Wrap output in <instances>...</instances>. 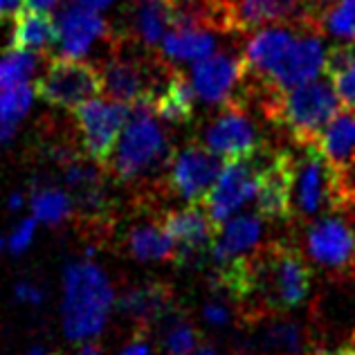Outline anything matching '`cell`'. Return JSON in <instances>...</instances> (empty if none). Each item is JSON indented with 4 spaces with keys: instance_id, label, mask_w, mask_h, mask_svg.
I'll use <instances>...</instances> for the list:
<instances>
[{
    "instance_id": "37",
    "label": "cell",
    "mask_w": 355,
    "mask_h": 355,
    "mask_svg": "<svg viewBox=\"0 0 355 355\" xmlns=\"http://www.w3.org/2000/svg\"><path fill=\"white\" fill-rule=\"evenodd\" d=\"M25 9V0H0V23L16 18Z\"/></svg>"
},
{
    "instance_id": "43",
    "label": "cell",
    "mask_w": 355,
    "mask_h": 355,
    "mask_svg": "<svg viewBox=\"0 0 355 355\" xmlns=\"http://www.w3.org/2000/svg\"><path fill=\"white\" fill-rule=\"evenodd\" d=\"M25 355H48V351H45L43 347H34V349H30Z\"/></svg>"
},
{
    "instance_id": "21",
    "label": "cell",
    "mask_w": 355,
    "mask_h": 355,
    "mask_svg": "<svg viewBox=\"0 0 355 355\" xmlns=\"http://www.w3.org/2000/svg\"><path fill=\"white\" fill-rule=\"evenodd\" d=\"M236 32H254L270 25H302L299 0H234Z\"/></svg>"
},
{
    "instance_id": "4",
    "label": "cell",
    "mask_w": 355,
    "mask_h": 355,
    "mask_svg": "<svg viewBox=\"0 0 355 355\" xmlns=\"http://www.w3.org/2000/svg\"><path fill=\"white\" fill-rule=\"evenodd\" d=\"M263 115L275 126L284 128L293 144H315L322 128L340 110V99L331 81L313 79L279 95H270L259 101Z\"/></svg>"
},
{
    "instance_id": "31",
    "label": "cell",
    "mask_w": 355,
    "mask_h": 355,
    "mask_svg": "<svg viewBox=\"0 0 355 355\" xmlns=\"http://www.w3.org/2000/svg\"><path fill=\"white\" fill-rule=\"evenodd\" d=\"M320 30L335 39L355 41V0H335L322 14Z\"/></svg>"
},
{
    "instance_id": "35",
    "label": "cell",
    "mask_w": 355,
    "mask_h": 355,
    "mask_svg": "<svg viewBox=\"0 0 355 355\" xmlns=\"http://www.w3.org/2000/svg\"><path fill=\"white\" fill-rule=\"evenodd\" d=\"M16 297L21 299L23 304H30V306H39L43 302V291L36 284L30 282H21L16 286Z\"/></svg>"
},
{
    "instance_id": "9",
    "label": "cell",
    "mask_w": 355,
    "mask_h": 355,
    "mask_svg": "<svg viewBox=\"0 0 355 355\" xmlns=\"http://www.w3.org/2000/svg\"><path fill=\"white\" fill-rule=\"evenodd\" d=\"M263 155L266 151L259 148L250 157L223 162V171L218 175V180L214 182L211 191L205 198V209H207L216 230L257 196Z\"/></svg>"
},
{
    "instance_id": "11",
    "label": "cell",
    "mask_w": 355,
    "mask_h": 355,
    "mask_svg": "<svg viewBox=\"0 0 355 355\" xmlns=\"http://www.w3.org/2000/svg\"><path fill=\"white\" fill-rule=\"evenodd\" d=\"M223 171V157L211 153L205 144L191 142L171 160L166 184L189 205H205L214 182Z\"/></svg>"
},
{
    "instance_id": "17",
    "label": "cell",
    "mask_w": 355,
    "mask_h": 355,
    "mask_svg": "<svg viewBox=\"0 0 355 355\" xmlns=\"http://www.w3.org/2000/svg\"><path fill=\"white\" fill-rule=\"evenodd\" d=\"M171 27H198L214 34H234L232 0H166Z\"/></svg>"
},
{
    "instance_id": "39",
    "label": "cell",
    "mask_w": 355,
    "mask_h": 355,
    "mask_svg": "<svg viewBox=\"0 0 355 355\" xmlns=\"http://www.w3.org/2000/svg\"><path fill=\"white\" fill-rule=\"evenodd\" d=\"M77 5L81 7H88V9H95V12H99V9H106L110 3H115V0H74Z\"/></svg>"
},
{
    "instance_id": "18",
    "label": "cell",
    "mask_w": 355,
    "mask_h": 355,
    "mask_svg": "<svg viewBox=\"0 0 355 355\" xmlns=\"http://www.w3.org/2000/svg\"><path fill=\"white\" fill-rule=\"evenodd\" d=\"M315 144L326 157L331 169L342 180H349L355 171V110H338L329 119V124L322 128Z\"/></svg>"
},
{
    "instance_id": "33",
    "label": "cell",
    "mask_w": 355,
    "mask_h": 355,
    "mask_svg": "<svg viewBox=\"0 0 355 355\" xmlns=\"http://www.w3.org/2000/svg\"><path fill=\"white\" fill-rule=\"evenodd\" d=\"M34 227H36V218H25L18 223L14 234L9 236V250H12V254H21V252L30 248V243L34 239Z\"/></svg>"
},
{
    "instance_id": "3",
    "label": "cell",
    "mask_w": 355,
    "mask_h": 355,
    "mask_svg": "<svg viewBox=\"0 0 355 355\" xmlns=\"http://www.w3.org/2000/svg\"><path fill=\"white\" fill-rule=\"evenodd\" d=\"M113 288L92 261H74L63 272V331L70 340H92L104 331L113 308Z\"/></svg>"
},
{
    "instance_id": "36",
    "label": "cell",
    "mask_w": 355,
    "mask_h": 355,
    "mask_svg": "<svg viewBox=\"0 0 355 355\" xmlns=\"http://www.w3.org/2000/svg\"><path fill=\"white\" fill-rule=\"evenodd\" d=\"M119 355H151V347H148V342H146V335L135 333L133 342H130Z\"/></svg>"
},
{
    "instance_id": "32",
    "label": "cell",
    "mask_w": 355,
    "mask_h": 355,
    "mask_svg": "<svg viewBox=\"0 0 355 355\" xmlns=\"http://www.w3.org/2000/svg\"><path fill=\"white\" fill-rule=\"evenodd\" d=\"M333 3L335 0H299V7H302V25L299 27H313V30H320V18Z\"/></svg>"
},
{
    "instance_id": "34",
    "label": "cell",
    "mask_w": 355,
    "mask_h": 355,
    "mask_svg": "<svg viewBox=\"0 0 355 355\" xmlns=\"http://www.w3.org/2000/svg\"><path fill=\"white\" fill-rule=\"evenodd\" d=\"M202 317L205 322L211 326H225L232 320V308L223 302V297L218 295L216 299H209L202 308Z\"/></svg>"
},
{
    "instance_id": "38",
    "label": "cell",
    "mask_w": 355,
    "mask_h": 355,
    "mask_svg": "<svg viewBox=\"0 0 355 355\" xmlns=\"http://www.w3.org/2000/svg\"><path fill=\"white\" fill-rule=\"evenodd\" d=\"M61 0H25V5L30 9H43V12H50L52 7H57Z\"/></svg>"
},
{
    "instance_id": "13",
    "label": "cell",
    "mask_w": 355,
    "mask_h": 355,
    "mask_svg": "<svg viewBox=\"0 0 355 355\" xmlns=\"http://www.w3.org/2000/svg\"><path fill=\"white\" fill-rule=\"evenodd\" d=\"M54 21H57V41L52 52L63 59H83L95 43L106 41L113 45L117 39L113 27L106 18L99 16V12L77 3L65 5Z\"/></svg>"
},
{
    "instance_id": "29",
    "label": "cell",
    "mask_w": 355,
    "mask_h": 355,
    "mask_svg": "<svg viewBox=\"0 0 355 355\" xmlns=\"http://www.w3.org/2000/svg\"><path fill=\"white\" fill-rule=\"evenodd\" d=\"M41 57L39 52L18 50L9 45L7 50L0 52V90H9L23 83H30L39 70Z\"/></svg>"
},
{
    "instance_id": "30",
    "label": "cell",
    "mask_w": 355,
    "mask_h": 355,
    "mask_svg": "<svg viewBox=\"0 0 355 355\" xmlns=\"http://www.w3.org/2000/svg\"><path fill=\"white\" fill-rule=\"evenodd\" d=\"M157 326L166 329L164 349L169 355H191L198 349V342H200L198 329H196L191 322H187L184 317L178 313V308H171Z\"/></svg>"
},
{
    "instance_id": "24",
    "label": "cell",
    "mask_w": 355,
    "mask_h": 355,
    "mask_svg": "<svg viewBox=\"0 0 355 355\" xmlns=\"http://www.w3.org/2000/svg\"><path fill=\"white\" fill-rule=\"evenodd\" d=\"M57 41V21L43 9H23L14 18L12 48L27 52H52Z\"/></svg>"
},
{
    "instance_id": "23",
    "label": "cell",
    "mask_w": 355,
    "mask_h": 355,
    "mask_svg": "<svg viewBox=\"0 0 355 355\" xmlns=\"http://www.w3.org/2000/svg\"><path fill=\"white\" fill-rule=\"evenodd\" d=\"M160 50L169 63H196L216 52V36L198 27H171L162 36Z\"/></svg>"
},
{
    "instance_id": "28",
    "label": "cell",
    "mask_w": 355,
    "mask_h": 355,
    "mask_svg": "<svg viewBox=\"0 0 355 355\" xmlns=\"http://www.w3.org/2000/svg\"><path fill=\"white\" fill-rule=\"evenodd\" d=\"M34 88L30 83L0 90V144H9L16 135L18 124L32 106Z\"/></svg>"
},
{
    "instance_id": "16",
    "label": "cell",
    "mask_w": 355,
    "mask_h": 355,
    "mask_svg": "<svg viewBox=\"0 0 355 355\" xmlns=\"http://www.w3.org/2000/svg\"><path fill=\"white\" fill-rule=\"evenodd\" d=\"M171 308H175L173 291L169 284L162 282H146L126 288L117 299V311L130 324H135V333L144 335L151 326L160 324Z\"/></svg>"
},
{
    "instance_id": "25",
    "label": "cell",
    "mask_w": 355,
    "mask_h": 355,
    "mask_svg": "<svg viewBox=\"0 0 355 355\" xmlns=\"http://www.w3.org/2000/svg\"><path fill=\"white\" fill-rule=\"evenodd\" d=\"M124 243L126 254L135 261H173V243L162 230L160 216L133 225Z\"/></svg>"
},
{
    "instance_id": "40",
    "label": "cell",
    "mask_w": 355,
    "mask_h": 355,
    "mask_svg": "<svg viewBox=\"0 0 355 355\" xmlns=\"http://www.w3.org/2000/svg\"><path fill=\"white\" fill-rule=\"evenodd\" d=\"M77 355H104V351H101V347L97 342H86L83 347L77 351Z\"/></svg>"
},
{
    "instance_id": "42",
    "label": "cell",
    "mask_w": 355,
    "mask_h": 355,
    "mask_svg": "<svg viewBox=\"0 0 355 355\" xmlns=\"http://www.w3.org/2000/svg\"><path fill=\"white\" fill-rule=\"evenodd\" d=\"M191 355H216V351H214L211 347H207V344H205V347H198Z\"/></svg>"
},
{
    "instance_id": "41",
    "label": "cell",
    "mask_w": 355,
    "mask_h": 355,
    "mask_svg": "<svg viewBox=\"0 0 355 355\" xmlns=\"http://www.w3.org/2000/svg\"><path fill=\"white\" fill-rule=\"evenodd\" d=\"M23 202H25V196H23V193H18V191H14L12 196H9L7 209H9V211H16V209H21V207H23Z\"/></svg>"
},
{
    "instance_id": "5",
    "label": "cell",
    "mask_w": 355,
    "mask_h": 355,
    "mask_svg": "<svg viewBox=\"0 0 355 355\" xmlns=\"http://www.w3.org/2000/svg\"><path fill=\"white\" fill-rule=\"evenodd\" d=\"M304 257L333 282H355V218L340 207L308 220Z\"/></svg>"
},
{
    "instance_id": "20",
    "label": "cell",
    "mask_w": 355,
    "mask_h": 355,
    "mask_svg": "<svg viewBox=\"0 0 355 355\" xmlns=\"http://www.w3.org/2000/svg\"><path fill=\"white\" fill-rule=\"evenodd\" d=\"M218 239L211 245L214 263H227L232 259L250 254L259 248L261 236H263V218L259 214H243L239 218L225 220L218 227Z\"/></svg>"
},
{
    "instance_id": "10",
    "label": "cell",
    "mask_w": 355,
    "mask_h": 355,
    "mask_svg": "<svg viewBox=\"0 0 355 355\" xmlns=\"http://www.w3.org/2000/svg\"><path fill=\"white\" fill-rule=\"evenodd\" d=\"M202 144L223 160H241L259 151V130L248 115L245 99L239 97L220 106V113L205 128Z\"/></svg>"
},
{
    "instance_id": "26",
    "label": "cell",
    "mask_w": 355,
    "mask_h": 355,
    "mask_svg": "<svg viewBox=\"0 0 355 355\" xmlns=\"http://www.w3.org/2000/svg\"><path fill=\"white\" fill-rule=\"evenodd\" d=\"M324 72L329 74L340 104L355 110V41H344L326 50Z\"/></svg>"
},
{
    "instance_id": "45",
    "label": "cell",
    "mask_w": 355,
    "mask_h": 355,
    "mask_svg": "<svg viewBox=\"0 0 355 355\" xmlns=\"http://www.w3.org/2000/svg\"><path fill=\"white\" fill-rule=\"evenodd\" d=\"M48 355H59V353H48Z\"/></svg>"
},
{
    "instance_id": "44",
    "label": "cell",
    "mask_w": 355,
    "mask_h": 355,
    "mask_svg": "<svg viewBox=\"0 0 355 355\" xmlns=\"http://www.w3.org/2000/svg\"><path fill=\"white\" fill-rule=\"evenodd\" d=\"M0 250H3V239H0Z\"/></svg>"
},
{
    "instance_id": "15",
    "label": "cell",
    "mask_w": 355,
    "mask_h": 355,
    "mask_svg": "<svg viewBox=\"0 0 355 355\" xmlns=\"http://www.w3.org/2000/svg\"><path fill=\"white\" fill-rule=\"evenodd\" d=\"M243 83V54L214 52L193 63L191 86L196 97L205 104L223 106L239 99V86Z\"/></svg>"
},
{
    "instance_id": "1",
    "label": "cell",
    "mask_w": 355,
    "mask_h": 355,
    "mask_svg": "<svg viewBox=\"0 0 355 355\" xmlns=\"http://www.w3.org/2000/svg\"><path fill=\"white\" fill-rule=\"evenodd\" d=\"M250 295L241 306L245 324L291 313L304 306L313 291V266L295 243L270 241L245 254Z\"/></svg>"
},
{
    "instance_id": "12",
    "label": "cell",
    "mask_w": 355,
    "mask_h": 355,
    "mask_svg": "<svg viewBox=\"0 0 355 355\" xmlns=\"http://www.w3.org/2000/svg\"><path fill=\"white\" fill-rule=\"evenodd\" d=\"M293 184H295V153L291 148L266 151L261 164L257 214L263 220L293 218Z\"/></svg>"
},
{
    "instance_id": "6",
    "label": "cell",
    "mask_w": 355,
    "mask_h": 355,
    "mask_svg": "<svg viewBox=\"0 0 355 355\" xmlns=\"http://www.w3.org/2000/svg\"><path fill=\"white\" fill-rule=\"evenodd\" d=\"M349 191V180L335 173L317 144L299 146L295 155L293 218L313 220L322 214L335 211Z\"/></svg>"
},
{
    "instance_id": "14",
    "label": "cell",
    "mask_w": 355,
    "mask_h": 355,
    "mask_svg": "<svg viewBox=\"0 0 355 355\" xmlns=\"http://www.w3.org/2000/svg\"><path fill=\"white\" fill-rule=\"evenodd\" d=\"M160 223L173 243L175 266L198 263L218 232L205 205H189L184 209L166 211L160 216Z\"/></svg>"
},
{
    "instance_id": "19",
    "label": "cell",
    "mask_w": 355,
    "mask_h": 355,
    "mask_svg": "<svg viewBox=\"0 0 355 355\" xmlns=\"http://www.w3.org/2000/svg\"><path fill=\"white\" fill-rule=\"evenodd\" d=\"M151 108L155 117L171 126H184L193 119L196 113V92L191 79L180 70H171L166 81L151 97Z\"/></svg>"
},
{
    "instance_id": "2",
    "label": "cell",
    "mask_w": 355,
    "mask_h": 355,
    "mask_svg": "<svg viewBox=\"0 0 355 355\" xmlns=\"http://www.w3.org/2000/svg\"><path fill=\"white\" fill-rule=\"evenodd\" d=\"M173 155V146L151 104L139 101L130 106V115L110 153L106 173L117 184L135 187L148 205L162 191V180H166Z\"/></svg>"
},
{
    "instance_id": "22",
    "label": "cell",
    "mask_w": 355,
    "mask_h": 355,
    "mask_svg": "<svg viewBox=\"0 0 355 355\" xmlns=\"http://www.w3.org/2000/svg\"><path fill=\"white\" fill-rule=\"evenodd\" d=\"M257 324H263V329L254 344H248L243 355H252L257 349L263 355H299L308 347V331L299 322L272 315Z\"/></svg>"
},
{
    "instance_id": "46",
    "label": "cell",
    "mask_w": 355,
    "mask_h": 355,
    "mask_svg": "<svg viewBox=\"0 0 355 355\" xmlns=\"http://www.w3.org/2000/svg\"><path fill=\"white\" fill-rule=\"evenodd\" d=\"M252 355H254V353H252Z\"/></svg>"
},
{
    "instance_id": "27",
    "label": "cell",
    "mask_w": 355,
    "mask_h": 355,
    "mask_svg": "<svg viewBox=\"0 0 355 355\" xmlns=\"http://www.w3.org/2000/svg\"><path fill=\"white\" fill-rule=\"evenodd\" d=\"M32 209L36 220L45 223L50 227L63 225L65 220H72V198L68 191L52 184H39L32 189Z\"/></svg>"
},
{
    "instance_id": "7",
    "label": "cell",
    "mask_w": 355,
    "mask_h": 355,
    "mask_svg": "<svg viewBox=\"0 0 355 355\" xmlns=\"http://www.w3.org/2000/svg\"><path fill=\"white\" fill-rule=\"evenodd\" d=\"M130 115V106L117 99H88L72 108L74 135L92 162H97L106 171L115 142Z\"/></svg>"
},
{
    "instance_id": "8",
    "label": "cell",
    "mask_w": 355,
    "mask_h": 355,
    "mask_svg": "<svg viewBox=\"0 0 355 355\" xmlns=\"http://www.w3.org/2000/svg\"><path fill=\"white\" fill-rule=\"evenodd\" d=\"M104 92L101 68L81 59L57 57L34 83V95L48 106L72 110Z\"/></svg>"
}]
</instances>
